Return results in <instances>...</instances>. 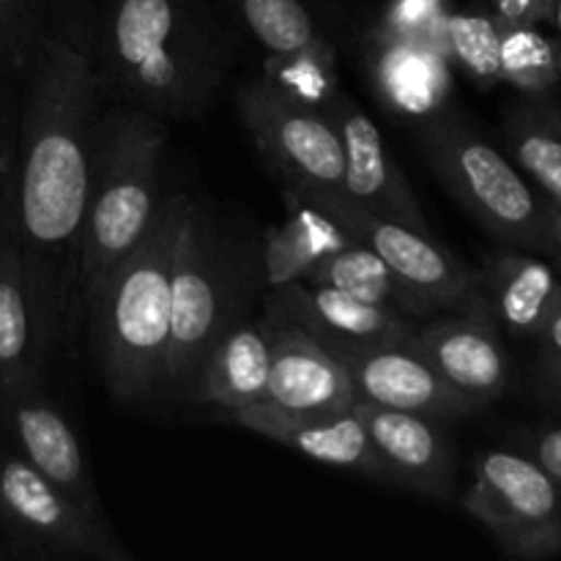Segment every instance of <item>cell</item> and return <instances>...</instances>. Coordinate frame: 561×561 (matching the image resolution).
<instances>
[{
  "label": "cell",
  "mask_w": 561,
  "mask_h": 561,
  "mask_svg": "<svg viewBox=\"0 0 561 561\" xmlns=\"http://www.w3.org/2000/svg\"><path fill=\"white\" fill-rule=\"evenodd\" d=\"M102 93L93 55L49 25L22 82L11 168L16 239L47 354L80 321L82 222Z\"/></svg>",
  "instance_id": "obj_1"
},
{
  "label": "cell",
  "mask_w": 561,
  "mask_h": 561,
  "mask_svg": "<svg viewBox=\"0 0 561 561\" xmlns=\"http://www.w3.org/2000/svg\"><path fill=\"white\" fill-rule=\"evenodd\" d=\"M102 91L162 121L211 102L222 49L195 0H102L96 47Z\"/></svg>",
  "instance_id": "obj_2"
},
{
  "label": "cell",
  "mask_w": 561,
  "mask_h": 561,
  "mask_svg": "<svg viewBox=\"0 0 561 561\" xmlns=\"http://www.w3.org/2000/svg\"><path fill=\"white\" fill-rule=\"evenodd\" d=\"M186 201L190 197L181 192L162 197L148 233L85 307L99 370L118 400L135 403L162 392L170 343V279Z\"/></svg>",
  "instance_id": "obj_3"
},
{
  "label": "cell",
  "mask_w": 561,
  "mask_h": 561,
  "mask_svg": "<svg viewBox=\"0 0 561 561\" xmlns=\"http://www.w3.org/2000/svg\"><path fill=\"white\" fill-rule=\"evenodd\" d=\"M164 121L129 104H113L99 118L91 192L82 222L77 312L85 316L113 268L148 233L162 206Z\"/></svg>",
  "instance_id": "obj_4"
},
{
  "label": "cell",
  "mask_w": 561,
  "mask_h": 561,
  "mask_svg": "<svg viewBox=\"0 0 561 561\" xmlns=\"http://www.w3.org/2000/svg\"><path fill=\"white\" fill-rule=\"evenodd\" d=\"M250 268L203 208L186 201L170 279V343L162 392L190 398L197 370L222 329L244 312Z\"/></svg>",
  "instance_id": "obj_5"
},
{
  "label": "cell",
  "mask_w": 561,
  "mask_h": 561,
  "mask_svg": "<svg viewBox=\"0 0 561 561\" xmlns=\"http://www.w3.org/2000/svg\"><path fill=\"white\" fill-rule=\"evenodd\" d=\"M0 524L22 553L38 559L131 561L107 518L88 513L22 455L0 458Z\"/></svg>",
  "instance_id": "obj_6"
},
{
  "label": "cell",
  "mask_w": 561,
  "mask_h": 561,
  "mask_svg": "<svg viewBox=\"0 0 561 561\" xmlns=\"http://www.w3.org/2000/svg\"><path fill=\"white\" fill-rule=\"evenodd\" d=\"M247 131L294 192H332L343 186V140L329 110L307 104L272 80L239 91Z\"/></svg>",
  "instance_id": "obj_7"
},
{
  "label": "cell",
  "mask_w": 561,
  "mask_h": 561,
  "mask_svg": "<svg viewBox=\"0 0 561 561\" xmlns=\"http://www.w3.org/2000/svg\"><path fill=\"white\" fill-rule=\"evenodd\" d=\"M296 195L321 214H327L343 230L345 239L376 252L392 268L394 277L409 285L433 310H444V307L460 310L477 299L480 279L453 252L444 250L433 239V233H420V230L392 222L381 214L367 211L365 206L351 201L340 190L296 192Z\"/></svg>",
  "instance_id": "obj_8"
},
{
  "label": "cell",
  "mask_w": 561,
  "mask_h": 561,
  "mask_svg": "<svg viewBox=\"0 0 561 561\" xmlns=\"http://www.w3.org/2000/svg\"><path fill=\"white\" fill-rule=\"evenodd\" d=\"M422 151L442 184L493 230L529 239L540 211L518 170L485 140L453 121H433L422 129Z\"/></svg>",
  "instance_id": "obj_9"
},
{
  "label": "cell",
  "mask_w": 561,
  "mask_h": 561,
  "mask_svg": "<svg viewBox=\"0 0 561 561\" xmlns=\"http://www.w3.org/2000/svg\"><path fill=\"white\" fill-rule=\"evenodd\" d=\"M463 507L515 553H537L557 537V485L540 463L520 455H482Z\"/></svg>",
  "instance_id": "obj_10"
},
{
  "label": "cell",
  "mask_w": 561,
  "mask_h": 561,
  "mask_svg": "<svg viewBox=\"0 0 561 561\" xmlns=\"http://www.w3.org/2000/svg\"><path fill=\"white\" fill-rule=\"evenodd\" d=\"M354 381L362 403L409 411L431 420H458L477 409V400L455 389L420 351L403 343L327 345Z\"/></svg>",
  "instance_id": "obj_11"
},
{
  "label": "cell",
  "mask_w": 561,
  "mask_h": 561,
  "mask_svg": "<svg viewBox=\"0 0 561 561\" xmlns=\"http://www.w3.org/2000/svg\"><path fill=\"white\" fill-rule=\"evenodd\" d=\"M327 110L337 124L345 153L340 192L365 206L367 211L381 214V217L420 230V233H431L420 201H416L403 170L383 146L378 126L340 91L334 93Z\"/></svg>",
  "instance_id": "obj_12"
},
{
  "label": "cell",
  "mask_w": 561,
  "mask_h": 561,
  "mask_svg": "<svg viewBox=\"0 0 561 561\" xmlns=\"http://www.w3.org/2000/svg\"><path fill=\"white\" fill-rule=\"evenodd\" d=\"M266 316L277 323L301 327L323 345L403 343L416 329L414 318L392 307L373 305L345 290L301 279L272 290Z\"/></svg>",
  "instance_id": "obj_13"
},
{
  "label": "cell",
  "mask_w": 561,
  "mask_h": 561,
  "mask_svg": "<svg viewBox=\"0 0 561 561\" xmlns=\"http://www.w3.org/2000/svg\"><path fill=\"white\" fill-rule=\"evenodd\" d=\"M230 420L263 438L283 444L316 463L359 471V474L383 480V466L378 460L367 427L356 409L351 411H288L272 403H255L230 411Z\"/></svg>",
  "instance_id": "obj_14"
},
{
  "label": "cell",
  "mask_w": 561,
  "mask_h": 561,
  "mask_svg": "<svg viewBox=\"0 0 561 561\" xmlns=\"http://www.w3.org/2000/svg\"><path fill=\"white\" fill-rule=\"evenodd\" d=\"M0 411L9 420L11 436H14L22 458L38 474L47 477L53 485L69 493L88 513L107 518L102 502H99L80 438H77L75 427L66 422L64 411L42 392V383H31L11 398L0 400Z\"/></svg>",
  "instance_id": "obj_15"
},
{
  "label": "cell",
  "mask_w": 561,
  "mask_h": 561,
  "mask_svg": "<svg viewBox=\"0 0 561 561\" xmlns=\"http://www.w3.org/2000/svg\"><path fill=\"white\" fill-rule=\"evenodd\" d=\"M383 466L387 482L420 491L433 499H447L455 485V453L438 420L409 411L356 403Z\"/></svg>",
  "instance_id": "obj_16"
},
{
  "label": "cell",
  "mask_w": 561,
  "mask_h": 561,
  "mask_svg": "<svg viewBox=\"0 0 561 561\" xmlns=\"http://www.w3.org/2000/svg\"><path fill=\"white\" fill-rule=\"evenodd\" d=\"M47 356L16 239L9 181L0 190V400L42 383Z\"/></svg>",
  "instance_id": "obj_17"
},
{
  "label": "cell",
  "mask_w": 561,
  "mask_h": 561,
  "mask_svg": "<svg viewBox=\"0 0 561 561\" xmlns=\"http://www.w3.org/2000/svg\"><path fill=\"white\" fill-rule=\"evenodd\" d=\"M411 345L463 394L477 403L502 392L507 378L499 340L493 334L480 296L460 307L458 316L422 323L411 334Z\"/></svg>",
  "instance_id": "obj_18"
},
{
  "label": "cell",
  "mask_w": 561,
  "mask_h": 561,
  "mask_svg": "<svg viewBox=\"0 0 561 561\" xmlns=\"http://www.w3.org/2000/svg\"><path fill=\"white\" fill-rule=\"evenodd\" d=\"M263 403L288 411H351L359 398L343 362L321 340L294 323L274 321Z\"/></svg>",
  "instance_id": "obj_19"
},
{
  "label": "cell",
  "mask_w": 561,
  "mask_h": 561,
  "mask_svg": "<svg viewBox=\"0 0 561 561\" xmlns=\"http://www.w3.org/2000/svg\"><path fill=\"white\" fill-rule=\"evenodd\" d=\"M272 318H244V312L236 316L208 348L190 398L225 414L263 403L272 367Z\"/></svg>",
  "instance_id": "obj_20"
},
{
  "label": "cell",
  "mask_w": 561,
  "mask_h": 561,
  "mask_svg": "<svg viewBox=\"0 0 561 561\" xmlns=\"http://www.w3.org/2000/svg\"><path fill=\"white\" fill-rule=\"evenodd\" d=\"M370 66L383 102L409 118L436 115L453 91L447 55L387 31L373 38Z\"/></svg>",
  "instance_id": "obj_21"
},
{
  "label": "cell",
  "mask_w": 561,
  "mask_h": 561,
  "mask_svg": "<svg viewBox=\"0 0 561 561\" xmlns=\"http://www.w3.org/2000/svg\"><path fill=\"white\" fill-rule=\"evenodd\" d=\"M288 201L294 208L283 225L266 230L261 244V272L266 283L274 288L305 279V274L321 261L327 252L345 244V236L327 214L301 201L296 192L288 190Z\"/></svg>",
  "instance_id": "obj_22"
},
{
  "label": "cell",
  "mask_w": 561,
  "mask_h": 561,
  "mask_svg": "<svg viewBox=\"0 0 561 561\" xmlns=\"http://www.w3.org/2000/svg\"><path fill=\"white\" fill-rule=\"evenodd\" d=\"M301 283L312 285H329V288L345 290L351 296L373 301V305L392 307V310L403 312V316L420 318L433 316V307L425 299L414 294L405 283H400L392 274V268L381 261L373 250L356 244V241H345L337 250L327 252L310 272L305 274Z\"/></svg>",
  "instance_id": "obj_23"
},
{
  "label": "cell",
  "mask_w": 561,
  "mask_h": 561,
  "mask_svg": "<svg viewBox=\"0 0 561 561\" xmlns=\"http://www.w3.org/2000/svg\"><path fill=\"white\" fill-rule=\"evenodd\" d=\"M233 9L272 60L334 58L332 44L301 0H233Z\"/></svg>",
  "instance_id": "obj_24"
},
{
  "label": "cell",
  "mask_w": 561,
  "mask_h": 561,
  "mask_svg": "<svg viewBox=\"0 0 561 561\" xmlns=\"http://www.w3.org/2000/svg\"><path fill=\"white\" fill-rule=\"evenodd\" d=\"M491 283L499 312L518 332L537 329L553 310V272L546 263H499L491 272Z\"/></svg>",
  "instance_id": "obj_25"
},
{
  "label": "cell",
  "mask_w": 561,
  "mask_h": 561,
  "mask_svg": "<svg viewBox=\"0 0 561 561\" xmlns=\"http://www.w3.org/2000/svg\"><path fill=\"white\" fill-rule=\"evenodd\" d=\"M449 60L482 82L502 80V27L485 14L460 11L447 16Z\"/></svg>",
  "instance_id": "obj_26"
},
{
  "label": "cell",
  "mask_w": 561,
  "mask_h": 561,
  "mask_svg": "<svg viewBox=\"0 0 561 561\" xmlns=\"http://www.w3.org/2000/svg\"><path fill=\"white\" fill-rule=\"evenodd\" d=\"M47 0H0V53L20 85L47 36Z\"/></svg>",
  "instance_id": "obj_27"
},
{
  "label": "cell",
  "mask_w": 561,
  "mask_h": 561,
  "mask_svg": "<svg viewBox=\"0 0 561 561\" xmlns=\"http://www.w3.org/2000/svg\"><path fill=\"white\" fill-rule=\"evenodd\" d=\"M551 69V44L540 33L507 22L502 31V77H510L520 85H540Z\"/></svg>",
  "instance_id": "obj_28"
},
{
  "label": "cell",
  "mask_w": 561,
  "mask_h": 561,
  "mask_svg": "<svg viewBox=\"0 0 561 561\" xmlns=\"http://www.w3.org/2000/svg\"><path fill=\"white\" fill-rule=\"evenodd\" d=\"M515 157L520 168L553 197L561 203V140L548 131L524 126L515 135Z\"/></svg>",
  "instance_id": "obj_29"
},
{
  "label": "cell",
  "mask_w": 561,
  "mask_h": 561,
  "mask_svg": "<svg viewBox=\"0 0 561 561\" xmlns=\"http://www.w3.org/2000/svg\"><path fill=\"white\" fill-rule=\"evenodd\" d=\"M102 0H47L49 25L93 55Z\"/></svg>",
  "instance_id": "obj_30"
},
{
  "label": "cell",
  "mask_w": 561,
  "mask_h": 561,
  "mask_svg": "<svg viewBox=\"0 0 561 561\" xmlns=\"http://www.w3.org/2000/svg\"><path fill=\"white\" fill-rule=\"evenodd\" d=\"M5 80H14L3 53H0V162H14V140H16V121H20V104H11L5 99Z\"/></svg>",
  "instance_id": "obj_31"
},
{
  "label": "cell",
  "mask_w": 561,
  "mask_h": 561,
  "mask_svg": "<svg viewBox=\"0 0 561 561\" xmlns=\"http://www.w3.org/2000/svg\"><path fill=\"white\" fill-rule=\"evenodd\" d=\"M537 460L553 482H561V431H551L537 444Z\"/></svg>",
  "instance_id": "obj_32"
},
{
  "label": "cell",
  "mask_w": 561,
  "mask_h": 561,
  "mask_svg": "<svg viewBox=\"0 0 561 561\" xmlns=\"http://www.w3.org/2000/svg\"><path fill=\"white\" fill-rule=\"evenodd\" d=\"M499 9V14H502L504 22H510V25H520V22L531 20V16L540 11L542 0H493Z\"/></svg>",
  "instance_id": "obj_33"
},
{
  "label": "cell",
  "mask_w": 561,
  "mask_h": 561,
  "mask_svg": "<svg viewBox=\"0 0 561 561\" xmlns=\"http://www.w3.org/2000/svg\"><path fill=\"white\" fill-rule=\"evenodd\" d=\"M546 329H548V337H551L553 348L561 354V305L553 307L546 318Z\"/></svg>",
  "instance_id": "obj_34"
},
{
  "label": "cell",
  "mask_w": 561,
  "mask_h": 561,
  "mask_svg": "<svg viewBox=\"0 0 561 561\" xmlns=\"http://www.w3.org/2000/svg\"><path fill=\"white\" fill-rule=\"evenodd\" d=\"M11 168H14V162H0V190L11 181Z\"/></svg>",
  "instance_id": "obj_35"
},
{
  "label": "cell",
  "mask_w": 561,
  "mask_h": 561,
  "mask_svg": "<svg viewBox=\"0 0 561 561\" xmlns=\"http://www.w3.org/2000/svg\"><path fill=\"white\" fill-rule=\"evenodd\" d=\"M5 559V551H3V548H0V561H3Z\"/></svg>",
  "instance_id": "obj_36"
},
{
  "label": "cell",
  "mask_w": 561,
  "mask_h": 561,
  "mask_svg": "<svg viewBox=\"0 0 561 561\" xmlns=\"http://www.w3.org/2000/svg\"><path fill=\"white\" fill-rule=\"evenodd\" d=\"M559 22H561V5H559Z\"/></svg>",
  "instance_id": "obj_37"
},
{
  "label": "cell",
  "mask_w": 561,
  "mask_h": 561,
  "mask_svg": "<svg viewBox=\"0 0 561 561\" xmlns=\"http://www.w3.org/2000/svg\"><path fill=\"white\" fill-rule=\"evenodd\" d=\"M559 387H561V370H559Z\"/></svg>",
  "instance_id": "obj_38"
}]
</instances>
